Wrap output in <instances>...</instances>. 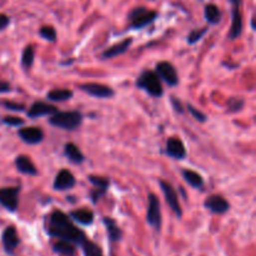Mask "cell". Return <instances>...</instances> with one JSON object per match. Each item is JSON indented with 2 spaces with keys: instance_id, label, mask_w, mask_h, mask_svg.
Returning <instances> with one entry per match:
<instances>
[{
  "instance_id": "cell-4",
  "label": "cell",
  "mask_w": 256,
  "mask_h": 256,
  "mask_svg": "<svg viewBox=\"0 0 256 256\" xmlns=\"http://www.w3.org/2000/svg\"><path fill=\"white\" fill-rule=\"evenodd\" d=\"M157 18V13L154 10H149V9L144 8V6H139V8L132 9L128 15L129 19L130 28L134 30H139V29L146 28L147 25L154 23Z\"/></svg>"
},
{
  "instance_id": "cell-25",
  "label": "cell",
  "mask_w": 256,
  "mask_h": 256,
  "mask_svg": "<svg viewBox=\"0 0 256 256\" xmlns=\"http://www.w3.org/2000/svg\"><path fill=\"white\" fill-rule=\"evenodd\" d=\"M53 250L63 256H75L76 246L74 244L69 243V241L58 240L53 245Z\"/></svg>"
},
{
  "instance_id": "cell-30",
  "label": "cell",
  "mask_w": 256,
  "mask_h": 256,
  "mask_svg": "<svg viewBox=\"0 0 256 256\" xmlns=\"http://www.w3.org/2000/svg\"><path fill=\"white\" fill-rule=\"evenodd\" d=\"M244 104H245V100L240 97H231L230 99L228 100V103H226V105H228V109L230 110V112H234V113L243 110Z\"/></svg>"
},
{
  "instance_id": "cell-6",
  "label": "cell",
  "mask_w": 256,
  "mask_h": 256,
  "mask_svg": "<svg viewBox=\"0 0 256 256\" xmlns=\"http://www.w3.org/2000/svg\"><path fill=\"white\" fill-rule=\"evenodd\" d=\"M155 73L166 85L174 88L179 85V74L175 66L169 61H160L155 66Z\"/></svg>"
},
{
  "instance_id": "cell-38",
  "label": "cell",
  "mask_w": 256,
  "mask_h": 256,
  "mask_svg": "<svg viewBox=\"0 0 256 256\" xmlns=\"http://www.w3.org/2000/svg\"><path fill=\"white\" fill-rule=\"evenodd\" d=\"M229 1H230L231 4H233V5H240V0H229Z\"/></svg>"
},
{
  "instance_id": "cell-39",
  "label": "cell",
  "mask_w": 256,
  "mask_h": 256,
  "mask_svg": "<svg viewBox=\"0 0 256 256\" xmlns=\"http://www.w3.org/2000/svg\"><path fill=\"white\" fill-rule=\"evenodd\" d=\"M251 28H253V30H255L256 26H255V18L253 16V19H251Z\"/></svg>"
},
{
  "instance_id": "cell-13",
  "label": "cell",
  "mask_w": 256,
  "mask_h": 256,
  "mask_svg": "<svg viewBox=\"0 0 256 256\" xmlns=\"http://www.w3.org/2000/svg\"><path fill=\"white\" fill-rule=\"evenodd\" d=\"M204 206L216 215H223L230 210V203L221 195H210L204 201Z\"/></svg>"
},
{
  "instance_id": "cell-17",
  "label": "cell",
  "mask_w": 256,
  "mask_h": 256,
  "mask_svg": "<svg viewBox=\"0 0 256 256\" xmlns=\"http://www.w3.org/2000/svg\"><path fill=\"white\" fill-rule=\"evenodd\" d=\"M131 44H132L131 38L124 39V40L120 41V43L114 44V45H112L110 48H108L107 50L103 51L102 59H104L105 60V59H113V58H117V56L119 55H123V54H125L128 50H129Z\"/></svg>"
},
{
  "instance_id": "cell-5",
  "label": "cell",
  "mask_w": 256,
  "mask_h": 256,
  "mask_svg": "<svg viewBox=\"0 0 256 256\" xmlns=\"http://www.w3.org/2000/svg\"><path fill=\"white\" fill-rule=\"evenodd\" d=\"M161 206H160L159 198L155 194H149L147 198V211H146V223L151 226L154 230L160 231L161 229Z\"/></svg>"
},
{
  "instance_id": "cell-26",
  "label": "cell",
  "mask_w": 256,
  "mask_h": 256,
  "mask_svg": "<svg viewBox=\"0 0 256 256\" xmlns=\"http://www.w3.org/2000/svg\"><path fill=\"white\" fill-rule=\"evenodd\" d=\"M74 93L69 89H53L46 94V99L50 102H66L73 98Z\"/></svg>"
},
{
  "instance_id": "cell-37",
  "label": "cell",
  "mask_w": 256,
  "mask_h": 256,
  "mask_svg": "<svg viewBox=\"0 0 256 256\" xmlns=\"http://www.w3.org/2000/svg\"><path fill=\"white\" fill-rule=\"evenodd\" d=\"M10 90V84H9L8 81L0 80V94H5V93H9Z\"/></svg>"
},
{
  "instance_id": "cell-19",
  "label": "cell",
  "mask_w": 256,
  "mask_h": 256,
  "mask_svg": "<svg viewBox=\"0 0 256 256\" xmlns=\"http://www.w3.org/2000/svg\"><path fill=\"white\" fill-rule=\"evenodd\" d=\"M103 223H104L105 229H107L108 238H109L110 243H119L123 239V230L119 228L117 221L114 219L109 218V216H104Z\"/></svg>"
},
{
  "instance_id": "cell-29",
  "label": "cell",
  "mask_w": 256,
  "mask_h": 256,
  "mask_svg": "<svg viewBox=\"0 0 256 256\" xmlns=\"http://www.w3.org/2000/svg\"><path fill=\"white\" fill-rule=\"evenodd\" d=\"M39 34L43 39H45L46 41H50V43H55L56 39H58V34H56V30L50 25H44L41 26L40 30H39Z\"/></svg>"
},
{
  "instance_id": "cell-1",
  "label": "cell",
  "mask_w": 256,
  "mask_h": 256,
  "mask_svg": "<svg viewBox=\"0 0 256 256\" xmlns=\"http://www.w3.org/2000/svg\"><path fill=\"white\" fill-rule=\"evenodd\" d=\"M45 230L51 238L69 241V243L74 244L79 248L83 244V241L87 239V235L84 234V231L76 228L70 216L66 215L61 210H54L50 214L48 224L45 225Z\"/></svg>"
},
{
  "instance_id": "cell-15",
  "label": "cell",
  "mask_w": 256,
  "mask_h": 256,
  "mask_svg": "<svg viewBox=\"0 0 256 256\" xmlns=\"http://www.w3.org/2000/svg\"><path fill=\"white\" fill-rule=\"evenodd\" d=\"M1 241H3L5 253L8 255H13L14 251L16 250V248L20 244V238H19L16 229L11 225L5 228V230L3 231V235H1Z\"/></svg>"
},
{
  "instance_id": "cell-20",
  "label": "cell",
  "mask_w": 256,
  "mask_h": 256,
  "mask_svg": "<svg viewBox=\"0 0 256 256\" xmlns=\"http://www.w3.org/2000/svg\"><path fill=\"white\" fill-rule=\"evenodd\" d=\"M243 33V18L240 13V5H233V21H231V29L229 33V38L235 40Z\"/></svg>"
},
{
  "instance_id": "cell-23",
  "label": "cell",
  "mask_w": 256,
  "mask_h": 256,
  "mask_svg": "<svg viewBox=\"0 0 256 256\" xmlns=\"http://www.w3.org/2000/svg\"><path fill=\"white\" fill-rule=\"evenodd\" d=\"M181 175H183L184 180L189 184L190 186H193L194 189H201L204 186V179L203 176L199 173L194 171V170L190 169H184L181 171Z\"/></svg>"
},
{
  "instance_id": "cell-24",
  "label": "cell",
  "mask_w": 256,
  "mask_h": 256,
  "mask_svg": "<svg viewBox=\"0 0 256 256\" xmlns=\"http://www.w3.org/2000/svg\"><path fill=\"white\" fill-rule=\"evenodd\" d=\"M204 15H205L206 21H208L210 25H216V24L220 23L221 18H223V14H221L220 9L216 5H214V4H208V5L205 6Z\"/></svg>"
},
{
  "instance_id": "cell-36",
  "label": "cell",
  "mask_w": 256,
  "mask_h": 256,
  "mask_svg": "<svg viewBox=\"0 0 256 256\" xmlns=\"http://www.w3.org/2000/svg\"><path fill=\"white\" fill-rule=\"evenodd\" d=\"M10 24V19H9L8 15L5 14H0V30H4L6 29Z\"/></svg>"
},
{
  "instance_id": "cell-10",
  "label": "cell",
  "mask_w": 256,
  "mask_h": 256,
  "mask_svg": "<svg viewBox=\"0 0 256 256\" xmlns=\"http://www.w3.org/2000/svg\"><path fill=\"white\" fill-rule=\"evenodd\" d=\"M89 181L94 186V189L90 191V198H92L93 204H97L109 190L110 180L109 178H105V176L89 175Z\"/></svg>"
},
{
  "instance_id": "cell-33",
  "label": "cell",
  "mask_w": 256,
  "mask_h": 256,
  "mask_svg": "<svg viewBox=\"0 0 256 256\" xmlns=\"http://www.w3.org/2000/svg\"><path fill=\"white\" fill-rule=\"evenodd\" d=\"M186 108H188L189 113H190V114L193 115V118L196 120V122L205 123L206 120H208V117H206V115L204 114L203 112H200V110H198V109H196V108H194L193 105L189 104V103H188V104H186Z\"/></svg>"
},
{
  "instance_id": "cell-11",
  "label": "cell",
  "mask_w": 256,
  "mask_h": 256,
  "mask_svg": "<svg viewBox=\"0 0 256 256\" xmlns=\"http://www.w3.org/2000/svg\"><path fill=\"white\" fill-rule=\"evenodd\" d=\"M76 185V179L73 175L70 170L61 169L58 174H56L55 179H54L53 188L54 190L58 191H66L73 189Z\"/></svg>"
},
{
  "instance_id": "cell-31",
  "label": "cell",
  "mask_w": 256,
  "mask_h": 256,
  "mask_svg": "<svg viewBox=\"0 0 256 256\" xmlns=\"http://www.w3.org/2000/svg\"><path fill=\"white\" fill-rule=\"evenodd\" d=\"M208 30H209V28H206V26H205V28L195 29V30H193L188 35V43L190 44V45H194V44H196L198 41H200L201 39L204 38V35L208 33Z\"/></svg>"
},
{
  "instance_id": "cell-18",
  "label": "cell",
  "mask_w": 256,
  "mask_h": 256,
  "mask_svg": "<svg viewBox=\"0 0 256 256\" xmlns=\"http://www.w3.org/2000/svg\"><path fill=\"white\" fill-rule=\"evenodd\" d=\"M15 166L21 174H24V175H29V176L38 175V169H36L34 162L31 161V159L28 156V155H19V156L15 159Z\"/></svg>"
},
{
  "instance_id": "cell-34",
  "label": "cell",
  "mask_w": 256,
  "mask_h": 256,
  "mask_svg": "<svg viewBox=\"0 0 256 256\" xmlns=\"http://www.w3.org/2000/svg\"><path fill=\"white\" fill-rule=\"evenodd\" d=\"M5 109L11 110V112H26V107L24 104H19V103H13V102H3L1 103Z\"/></svg>"
},
{
  "instance_id": "cell-7",
  "label": "cell",
  "mask_w": 256,
  "mask_h": 256,
  "mask_svg": "<svg viewBox=\"0 0 256 256\" xmlns=\"http://www.w3.org/2000/svg\"><path fill=\"white\" fill-rule=\"evenodd\" d=\"M159 184L167 205H169L170 209L174 211V214L180 219L181 216H183V209H181L180 203H179V195L178 193H176V190L174 189V186L166 180H160Z\"/></svg>"
},
{
  "instance_id": "cell-3",
  "label": "cell",
  "mask_w": 256,
  "mask_h": 256,
  "mask_svg": "<svg viewBox=\"0 0 256 256\" xmlns=\"http://www.w3.org/2000/svg\"><path fill=\"white\" fill-rule=\"evenodd\" d=\"M136 88L144 90L152 98H160L164 94L161 80L152 70H144L140 74L136 80Z\"/></svg>"
},
{
  "instance_id": "cell-21",
  "label": "cell",
  "mask_w": 256,
  "mask_h": 256,
  "mask_svg": "<svg viewBox=\"0 0 256 256\" xmlns=\"http://www.w3.org/2000/svg\"><path fill=\"white\" fill-rule=\"evenodd\" d=\"M70 219L75 223L80 224L84 226H89L94 223V213L89 209H78V210H73L69 214Z\"/></svg>"
},
{
  "instance_id": "cell-8",
  "label": "cell",
  "mask_w": 256,
  "mask_h": 256,
  "mask_svg": "<svg viewBox=\"0 0 256 256\" xmlns=\"http://www.w3.org/2000/svg\"><path fill=\"white\" fill-rule=\"evenodd\" d=\"M19 193L20 188H1L0 189V205L10 213H15L19 208Z\"/></svg>"
},
{
  "instance_id": "cell-22",
  "label": "cell",
  "mask_w": 256,
  "mask_h": 256,
  "mask_svg": "<svg viewBox=\"0 0 256 256\" xmlns=\"http://www.w3.org/2000/svg\"><path fill=\"white\" fill-rule=\"evenodd\" d=\"M64 155L73 164H83L85 161V156L81 152V150L79 149L78 145L73 144V142H68V144L64 145Z\"/></svg>"
},
{
  "instance_id": "cell-14",
  "label": "cell",
  "mask_w": 256,
  "mask_h": 256,
  "mask_svg": "<svg viewBox=\"0 0 256 256\" xmlns=\"http://www.w3.org/2000/svg\"><path fill=\"white\" fill-rule=\"evenodd\" d=\"M56 112H58V108L54 105L48 104L45 102H35L26 110V115L30 119H39L41 117H50Z\"/></svg>"
},
{
  "instance_id": "cell-9",
  "label": "cell",
  "mask_w": 256,
  "mask_h": 256,
  "mask_svg": "<svg viewBox=\"0 0 256 256\" xmlns=\"http://www.w3.org/2000/svg\"><path fill=\"white\" fill-rule=\"evenodd\" d=\"M80 90L89 94L90 97L98 98V99H110L115 95V92L108 85H103L99 83H85L80 84Z\"/></svg>"
},
{
  "instance_id": "cell-35",
  "label": "cell",
  "mask_w": 256,
  "mask_h": 256,
  "mask_svg": "<svg viewBox=\"0 0 256 256\" xmlns=\"http://www.w3.org/2000/svg\"><path fill=\"white\" fill-rule=\"evenodd\" d=\"M170 102H171V105H173L174 110H175L176 113H179V114H184L185 109H184V105L181 104V102L178 99V98L171 95V97H170Z\"/></svg>"
},
{
  "instance_id": "cell-12",
  "label": "cell",
  "mask_w": 256,
  "mask_h": 256,
  "mask_svg": "<svg viewBox=\"0 0 256 256\" xmlns=\"http://www.w3.org/2000/svg\"><path fill=\"white\" fill-rule=\"evenodd\" d=\"M165 152L169 157L176 160H184L186 157V147L178 136H171L167 139Z\"/></svg>"
},
{
  "instance_id": "cell-16",
  "label": "cell",
  "mask_w": 256,
  "mask_h": 256,
  "mask_svg": "<svg viewBox=\"0 0 256 256\" xmlns=\"http://www.w3.org/2000/svg\"><path fill=\"white\" fill-rule=\"evenodd\" d=\"M18 134L20 139L29 145L40 144L44 140V131L39 127L21 128L19 129Z\"/></svg>"
},
{
  "instance_id": "cell-2",
  "label": "cell",
  "mask_w": 256,
  "mask_h": 256,
  "mask_svg": "<svg viewBox=\"0 0 256 256\" xmlns=\"http://www.w3.org/2000/svg\"><path fill=\"white\" fill-rule=\"evenodd\" d=\"M83 114L80 112H56L55 114L50 115L49 118V123L53 127L59 128V129L68 130V131H73L76 130L83 123Z\"/></svg>"
},
{
  "instance_id": "cell-28",
  "label": "cell",
  "mask_w": 256,
  "mask_h": 256,
  "mask_svg": "<svg viewBox=\"0 0 256 256\" xmlns=\"http://www.w3.org/2000/svg\"><path fill=\"white\" fill-rule=\"evenodd\" d=\"M34 60H35V51L31 45H28L24 48L23 54H21V66L24 69H30L33 66Z\"/></svg>"
},
{
  "instance_id": "cell-32",
  "label": "cell",
  "mask_w": 256,
  "mask_h": 256,
  "mask_svg": "<svg viewBox=\"0 0 256 256\" xmlns=\"http://www.w3.org/2000/svg\"><path fill=\"white\" fill-rule=\"evenodd\" d=\"M1 122H3V124L8 125V127H13V128H20V127H23L24 124H25V122H24L21 118L11 117V115L4 117Z\"/></svg>"
},
{
  "instance_id": "cell-27",
  "label": "cell",
  "mask_w": 256,
  "mask_h": 256,
  "mask_svg": "<svg viewBox=\"0 0 256 256\" xmlns=\"http://www.w3.org/2000/svg\"><path fill=\"white\" fill-rule=\"evenodd\" d=\"M81 250H83L84 256H104L103 255V250L98 244L93 243L89 239H85L83 244L80 245Z\"/></svg>"
}]
</instances>
